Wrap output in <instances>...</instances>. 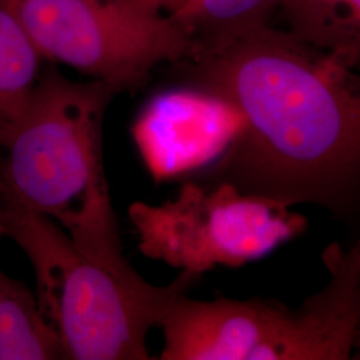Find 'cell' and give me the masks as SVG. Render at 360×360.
<instances>
[{
  "label": "cell",
  "mask_w": 360,
  "mask_h": 360,
  "mask_svg": "<svg viewBox=\"0 0 360 360\" xmlns=\"http://www.w3.org/2000/svg\"><path fill=\"white\" fill-rule=\"evenodd\" d=\"M196 89L232 104L245 129L207 171L287 206L360 224V74L264 23L193 46L180 62Z\"/></svg>",
  "instance_id": "6da1fadb"
},
{
  "label": "cell",
  "mask_w": 360,
  "mask_h": 360,
  "mask_svg": "<svg viewBox=\"0 0 360 360\" xmlns=\"http://www.w3.org/2000/svg\"><path fill=\"white\" fill-rule=\"evenodd\" d=\"M116 95L101 80L44 68L4 147L0 195L52 219L86 255L129 272L104 171V116Z\"/></svg>",
  "instance_id": "7a4b0ae2"
},
{
  "label": "cell",
  "mask_w": 360,
  "mask_h": 360,
  "mask_svg": "<svg viewBox=\"0 0 360 360\" xmlns=\"http://www.w3.org/2000/svg\"><path fill=\"white\" fill-rule=\"evenodd\" d=\"M1 199L7 236L34 267L39 307L59 335L65 359H151L148 331L196 276L180 271L172 283L156 287L135 270H112L80 251L52 219Z\"/></svg>",
  "instance_id": "3957f363"
},
{
  "label": "cell",
  "mask_w": 360,
  "mask_h": 360,
  "mask_svg": "<svg viewBox=\"0 0 360 360\" xmlns=\"http://www.w3.org/2000/svg\"><path fill=\"white\" fill-rule=\"evenodd\" d=\"M43 59L119 94L143 87L158 65H179L193 40L154 0H11Z\"/></svg>",
  "instance_id": "277c9868"
},
{
  "label": "cell",
  "mask_w": 360,
  "mask_h": 360,
  "mask_svg": "<svg viewBox=\"0 0 360 360\" xmlns=\"http://www.w3.org/2000/svg\"><path fill=\"white\" fill-rule=\"evenodd\" d=\"M129 218L144 257L196 278L266 257L307 227L292 207L229 181H187L174 200L132 203Z\"/></svg>",
  "instance_id": "5b68a950"
},
{
  "label": "cell",
  "mask_w": 360,
  "mask_h": 360,
  "mask_svg": "<svg viewBox=\"0 0 360 360\" xmlns=\"http://www.w3.org/2000/svg\"><path fill=\"white\" fill-rule=\"evenodd\" d=\"M291 309L275 299L196 300L181 290L158 327L160 360H278Z\"/></svg>",
  "instance_id": "8992f818"
},
{
  "label": "cell",
  "mask_w": 360,
  "mask_h": 360,
  "mask_svg": "<svg viewBox=\"0 0 360 360\" xmlns=\"http://www.w3.org/2000/svg\"><path fill=\"white\" fill-rule=\"evenodd\" d=\"M243 129L232 104L193 87L154 101L135 138L154 175L175 176L212 166Z\"/></svg>",
  "instance_id": "52a82bcc"
},
{
  "label": "cell",
  "mask_w": 360,
  "mask_h": 360,
  "mask_svg": "<svg viewBox=\"0 0 360 360\" xmlns=\"http://www.w3.org/2000/svg\"><path fill=\"white\" fill-rule=\"evenodd\" d=\"M327 282L291 316L279 360H346L360 342V235L352 245H327Z\"/></svg>",
  "instance_id": "ba28073f"
},
{
  "label": "cell",
  "mask_w": 360,
  "mask_h": 360,
  "mask_svg": "<svg viewBox=\"0 0 360 360\" xmlns=\"http://www.w3.org/2000/svg\"><path fill=\"white\" fill-rule=\"evenodd\" d=\"M295 37L360 70V0H275Z\"/></svg>",
  "instance_id": "9c48e42d"
},
{
  "label": "cell",
  "mask_w": 360,
  "mask_h": 360,
  "mask_svg": "<svg viewBox=\"0 0 360 360\" xmlns=\"http://www.w3.org/2000/svg\"><path fill=\"white\" fill-rule=\"evenodd\" d=\"M65 359L59 335L26 284L0 269V360Z\"/></svg>",
  "instance_id": "30bf717a"
},
{
  "label": "cell",
  "mask_w": 360,
  "mask_h": 360,
  "mask_svg": "<svg viewBox=\"0 0 360 360\" xmlns=\"http://www.w3.org/2000/svg\"><path fill=\"white\" fill-rule=\"evenodd\" d=\"M43 56L11 6L0 0V160L41 74Z\"/></svg>",
  "instance_id": "8fae6325"
},
{
  "label": "cell",
  "mask_w": 360,
  "mask_h": 360,
  "mask_svg": "<svg viewBox=\"0 0 360 360\" xmlns=\"http://www.w3.org/2000/svg\"><path fill=\"white\" fill-rule=\"evenodd\" d=\"M272 8L275 0H181L169 13L199 44L262 26Z\"/></svg>",
  "instance_id": "7c38bea8"
},
{
  "label": "cell",
  "mask_w": 360,
  "mask_h": 360,
  "mask_svg": "<svg viewBox=\"0 0 360 360\" xmlns=\"http://www.w3.org/2000/svg\"><path fill=\"white\" fill-rule=\"evenodd\" d=\"M154 1L167 13H172L181 3V0H154Z\"/></svg>",
  "instance_id": "4fadbf2b"
},
{
  "label": "cell",
  "mask_w": 360,
  "mask_h": 360,
  "mask_svg": "<svg viewBox=\"0 0 360 360\" xmlns=\"http://www.w3.org/2000/svg\"><path fill=\"white\" fill-rule=\"evenodd\" d=\"M7 236V229H6V210H4V202L0 196V238Z\"/></svg>",
  "instance_id": "5bb4252c"
},
{
  "label": "cell",
  "mask_w": 360,
  "mask_h": 360,
  "mask_svg": "<svg viewBox=\"0 0 360 360\" xmlns=\"http://www.w3.org/2000/svg\"><path fill=\"white\" fill-rule=\"evenodd\" d=\"M4 1H11V0H4Z\"/></svg>",
  "instance_id": "9a60e30c"
}]
</instances>
